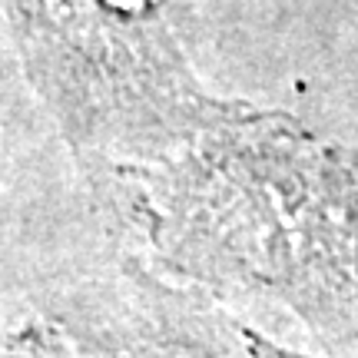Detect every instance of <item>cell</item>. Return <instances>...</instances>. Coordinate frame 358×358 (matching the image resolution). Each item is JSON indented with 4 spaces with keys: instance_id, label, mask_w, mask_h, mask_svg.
I'll list each match as a JSON object with an SVG mask.
<instances>
[{
    "instance_id": "1",
    "label": "cell",
    "mask_w": 358,
    "mask_h": 358,
    "mask_svg": "<svg viewBox=\"0 0 358 358\" xmlns=\"http://www.w3.org/2000/svg\"><path fill=\"white\" fill-rule=\"evenodd\" d=\"M159 50H163V47H159ZM153 53H150V57H153ZM136 66H140V64H136ZM136 66H133V70H136ZM133 70H129V73H133ZM120 83H123V80H120ZM120 83H116V87H120ZM113 90H110V93H113ZM110 93H106V96H110ZM80 123H83V120H80ZM80 123H77V127H80ZM77 127H73V129H77ZM73 129H70V133H73ZM169 153H179V150H169ZM159 156H163V153H159ZM150 159H156V156H150ZM150 159H143V163H150ZM143 163H136V166H143ZM136 166H129V169H136ZM129 169H123V173H129ZM123 173H120V176H123ZM176 176H186V153L179 156V159H176V156H173V159H163V173H153V182H159V179H163V182H169V179H176Z\"/></svg>"
}]
</instances>
